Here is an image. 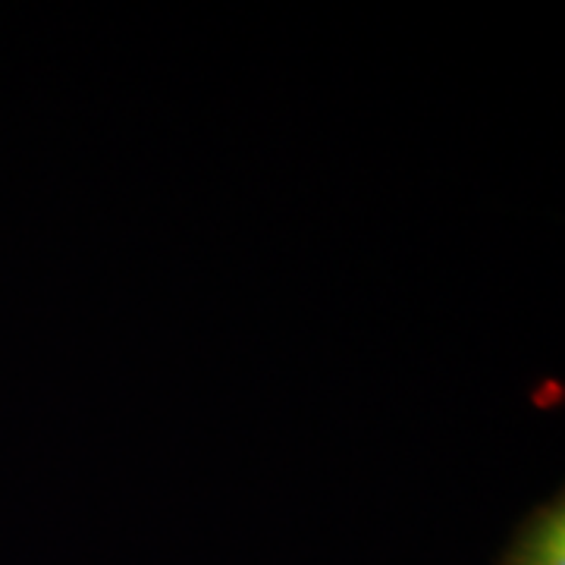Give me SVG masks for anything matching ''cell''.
Returning a JSON list of instances; mask_svg holds the SVG:
<instances>
[{
	"mask_svg": "<svg viewBox=\"0 0 565 565\" xmlns=\"http://www.w3.org/2000/svg\"><path fill=\"white\" fill-rule=\"evenodd\" d=\"M500 565H565V497L556 493L512 534Z\"/></svg>",
	"mask_w": 565,
	"mask_h": 565,
	"instance_id": "cell-1",
	"label": "cell"
}]
</instances>
